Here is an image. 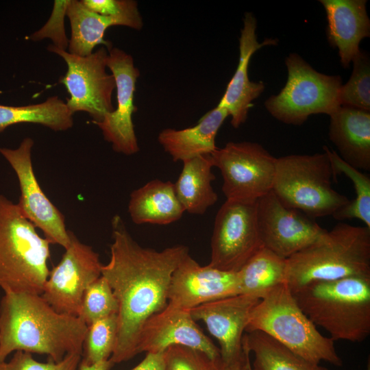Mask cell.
<instances>
[{
    "mask_svg": "<svg viewBox=\"0 0 370 370\" xmlns=\"http://www.w3.org/2000/svg\"><path fill=\"white\" fill-rule=\"evenodd\" d=\"M286 267V259L262 247L237 272L240 294L260 299L285 282Z\"/></svg>",
    "mask_w": 370,
    "mask_h": 370,
    "instance_id": "cell-26",
    "label": "cell"
},
{
    "mask_svg": "<svg viewBox=\"0 0 370 370\" xmlns=\"http://www.w3.org/2000/svg\"><path fill=\"white\" fill-rule=\"evenodd\" d=\"M108 51L106 65L115 79L117 106L96 125L114 151L132 155L139 151L132 114L137 110L134 95L140 71L131 55L113 47Z\"/></svg>",
    "mask_w": 370,
    "mask_h": 370,
    "instance_id": "cell-15",
    "label": "cell"
},
{
    "mask_svg": "<svg viewBox=\"0 0 370 370\" xmlns=\"http://www.w3.org/2000/svg\"><path fill=\"white\" fill-rule=\"evenodd\" d=\"M249 356L250 352L243 341V352L241 356L228 364H223L222 370H252Z\"/></svg>",
    "mask_w": 370,
    "mask_h": 370,
    "instance_id": "cell-38",
    "label": "cell"
},
{
    "mask_svg": "<svg viewBox=\"0 0 370 370\" xmlns=\"http://www.w3.org/2000/svg\"><path fill=\"white\" fill-rule=\"evenodd\" d=\"M228 116L227 110L217 105L193 127L162 130L158 134V141L173 162L211 154L217 148L215 145L217 132Z\"/></svg>",
    "mask_w": 370,
    "mask_h": 370,
    "instance_id": "cell-22",
    "label": "cell"
},
{
    "mask_svg": "<svg viewBox=\"0 0 370 370\" xmlns=\"http://www.w3.org/2000/svg\"><path fill=\"white\" fill-rule=\"evenodd\" d=\"M243 341L254 356L252 370H328L295 354L262 332H246Z\"/></svg>",
    "mask_w": 370,
    "mask_h": 370,
    "instance_id": "cell-27",
    "label": "cell"
},
{
    "mask_svg": "<svg viewBox=\"0 0 370 370\" xmlns=\"http://www.w3.org/2000/svg\"><path fill=\"white\" fill-rule=\"evenodd\" d=\"M254 331L267 334L311 362L343 365L334 341L319 332L285 282L267 293L251 310L245 332Z\"/></svg>",
    "mask_w": 370,
    "mask_h": 370,
    "instance_id": "cell-5",
    "label": "cell"
},
{
    "mask_svg": "<svg viewBox=\"0 0 370 370\" xmlns=\"http://www.w3.org/2000/svg\"><path fill=\"white\" fill-rule=\"evenodd\" d=\"M354 67L348 82L339 91L341 106L370 112V60L367 53L360 49L352 60Z\"/></svg>",
    "mask_w": 370,
    "mask_h": 370,
    "instance_id": "cell-31",
    "label": "cell"
},
{
    "mask_svg": "<svg viewBox=\"0 0 370 370\" xmlns=\"http://www.w3.org/2000/svg\"><path fill=\"white\" fill-rule=\"evenodd\" d=\"M286 263L291 292L310 282L370 275V228L338 223Z\"/></svg>",
    "mask_w": 370,
    "mask_h": 370,
    "instance_id": "cell-3",
    "label": "cell"
},
{
    "mask_svg": "<svg viewBox=\"0 0 370 370\" xmlns=\"http://www.w3.org/2000/svg\"><path fill=\"white\" fill-rule=\"evenodd\" d=\"M257 21L251 12H246L243 18V27L239 38V60L236 70L229 82L225 92L218 106L225 108L231 116V124L239 127L247 119L252 101L264 90L263 82L250 81L248 66L251 57L264 46L276 45L278 40L267 38L262 42L257 39Z\"/></svg>",
    "mask_w": 370,
    "mask_h": 370,
    "instance_id": "cell-19",
    "label": "cell"
},
{
    "mask_svg": "<svg viewBox=\"0 0 370 370\" xmlns=\"http://www.w3.org/2000/svg\"><path fill=\"white\" fill-rule=\"evenodd\" d=\"M66 16L71 27L69 53L79 56L91 54L95 47L101 44L110 49L112 43L103 39L106 30L110 26H124L121 19L94 12L78 0H70Z\"/></svg>",
    "mask_w": 370,
    "mask_h": 370,
    "instance_id": "cell-25",
    "label": "cell"
},
{
    "mask_svg": "<svg viewBox=\"0 0 370 370\" xmlns=\"http://www.w3.org/2000/svg\"><path fill=\"white\" fill-rule=\"evenodd\" d=\"M368 370H369V367L368 368Z\"/></svg>",
    "mask_w": 370,
    "mask_h": 370,
    "instance_id": "cell-40",
    "label": "cell"
},
{
    "mask_svg": "<svg viewBox=\"0 0 370 370\" xmlns=\"http://www.w3.org/2000/svg\"><path fill=\"white\" fill-rule=\"evenodd\" d=\"M118 301L107 281L101 275L86 290L78 317L88 326L93 322L117 314Z\"/></svg>",
    "mask_w": 370,
    "mask_h": 370,
    "instance_id": "cell-32",
    "label": "cell"
},
{
    "mask_svg": "<svg viewBox=\"0 0 370 370\" xmlns=\"http://www.w3.org/2000/svg\"><path fill=\"white\" fill-rule=\"evenodd\" d=\"M113 365L108 360L92 365L80 363L79 370H109Z\"/></svg>",
    "mask_w": 370,
    "mask_h": 370,
    "instance_id": "cell-39",
    "label": "cell"
},
{
    "mask_svg": "<svg viewBox=\"0 0 370 370\" xmlns=\"http://www.w3.org/2000/svg\"><path fill=\"white\" fill-rule=\"evenodd\" d=\"M117 328V314L89 325L83 343L80 363L92 365L108 360L116 345Z\"/></svg>",
    "mask_w": 370,
    "mask_h": 370,
    "instance_id": "cell-30",
    "label": "cell"
},
{
    "mask_svg": "<svg viewBox=\"0 0 370 370\" xmlns=\"http://www.w3.org/2000/svg\"><path fill=\"white\" fill-rule=\"evenodd\" d=\"M34 140L25 138L18 147H0V153L10 164L18 178L21 195L16 203L22 214L44 234L52 244L66 249L70 243L64 217L43 193L34 172L32 149Z\"/></svg>",
    "mask_w": 370,
    "mask_h": 370,
    "instance_id": "cell-13",
    "label": "cell"
},
{
    "mask_svg": "<svg viewBox=\"0 0 370 370\" xmlns=\"http://www.w3.org/2000/svg\"><path fill=\"white\" fill-rule=\"evenodd\" d=\"M297 304L334 341L362 342L370 334V275L314 282L292 292Z\"/></svg>",
    "mask_w": 370,
    "mask_h": 370,
    "instance_id": "cell-4",
    "label": "cell"
},
{
    "mask_svg": "<svg viewBox=\"0 0 370 370\" xmlns=\"http://www.w3.org/2000/svg\"><path fill=\"white\" fill-rule=\"evenodd\" d=\"M336 177L324 153L288 155L276 158L271 191L285 206L315 219L332 215L350 200L335 190Z\"/></svg>",
    "mask_w": 370,
    "mask_h": 370,
    "instance_id": "cell-7",
    "label": "cell"
},
{
    "mask_svg": "<svg viewBox=\"0 0 370 370\" xmlns=\"http://www.w3.org/2000/svg\"><path fill=\"white\" fill-rule=\"evenodd\" d=\"M260 299L245 294L219 299L188 310L195 321H202L218 341L224 365L243 352V337L249 314Z\"/></svg>",
    "mask_w": 370,
    "mask_h": 370,
    "instance_id": "cell-18",
    "label": "cell"
},
{
    "mask_svg": "<svg viewBox=\"0 0 370 370\" xmlns=\"http://www.w3.org/2000/svg\"><path fill=\"white\" fill-rule=\"evenodd\" d=\"M70 0H56L51 14L47 22L41 29L29 36V39L39 41L50 38L56 47L65 50L69 47V40L66 37L64 25V18Z\"/></svg>",
    "mask_w": 370,
    "mask_h": 370,
    "instance_id": "cell-36",
    "label": "cell"
},
{
    "mask_svg": "<svg viewBox=\"0 0 370 370\" xmlns=\"http://www.w3.org/2000/svg\"><path fill=\"white\" fill-rule=\"evenodd\" d=\"M210 156L221 172L226 199L256 201L272 190L276 158L261 145L229 142Z\"/></svg>",
    "mask_w": 370,
    "mask_h": 370,
    "instance_id": "cell-10",
    "label": "cell"
},
{
    "mask_svg": "<svg viewBox=\"0 0 370 370\" xmlns=\"http://www.w3.org/2000/svg\"><path fill=\"white\" fill-rule=\"evenodd\" d=\"M328 136L346 163L370 171V112L340 106L330 115Z\"/></svg>",
    "mask_w": 370,
    "mask_h": 370,
    "instance_id": "cell-21",
    "label": "cell"
},
{
    "mask_svg": "<svg viewBox=\"0 0 370 370\" xmlns=\"http://www.w3.org/2000/svg\"><path fill=\"white\" fill-rule=\"evenodd\" d=\"M262 245L287 259L314 243L326 230L303 212L282 204L271 190L256 201Z\"/></svg>",
    "mask_w": 370,
    "mask_h": 370,
    "instance_id": "cell-14",
    "label": "cell"
},
{
    "mask_svg": "<svg viewBox=\"0 0 370 370\" xmlns=\"http://www.w3.org/2000/svg\"><path fill=\"white\" fill-rule=\"evenodd\" d=\"M88 325L55 310L41 295L5 293L0 302V362L16 351L47 355L59 362L82 355Z\"/></svg>",
    "mask_w": 370,
    "mask_h": 370,
    "instance_id": "cell-2",
    "label": "cell"
},
{
    "mask_svg": "<svg viewBox=\"0 0 370 370\" xmlns=\"http://www.w3.org/2000/svg\"><path fill=\"white\" fill-rule=\"evenodd\" d=\"M110 258L101 267L118 301L116 345L109 360L114 365L137 355L140 332L145 323L168 304L173 272L189 254L183 245L161 251L141 247L129 233L119 214L112 219Z\"/></svg>",
    "mask_w": 370,
    "mask_h": 370,
    "instance_id": "cell-1",
    "label": "cell"
},
{
    "mask_svg": "<svg viewBox=\"0 0 370 370\" xmlns=\"http://www.w3.org/2000/svg\"><path fill=\"white\" fill-rule=\"evenodd\" d=\"M327 20V37L338 49L341 64L347 69L360 51V41L370 36L366 0H319Z\"/></svg>",
    "mask_w": 370,
    "mask_h": 370,
    "instance_id": "cell-20",
    "label": "cell"
},
{
    "mask_svg": "<svg viewBox=\"0 0 370 370\" xmlns=\"http://www.w3.org/2000/svg\"><path fill=\"white\" fill-rule=\"evenodd\" d=\"M165 370H222L221 359L184 345H173L164 352Z\"/></svg>",
    "mask_w": 370,
    "mask_h": 370,
    "instance_id": "cell-33",
    "label": "cell"
},
{
    "mask_svg": "<svg viewBox=\"0 0 370 370\" xmlns=\"http://www.w3.org/2000/svg\"><path fill=\"white\" fill-rule=\"evenodd\" d=\"M90 10L121 19L124 26L140 30L143 25L138 3L133 0H81Z\"/></svg>",
    "mask_w": 370,
    "mask_h": 370,
    "instance_id": "cell-34",
    "label": "cell"
},
{
    "mask_svg": "<svg viewBox=\"0 0 370 370\" xmlns=\"http://www.w3.org/2000/svg\"><path fill=\"white\" fill-rule=\"evenodd\" d=\"M178 345L202 351L212 359H221L219 348L201 331L189 310L169 304L145 323L138 337L137 354L164 352Z\"/></svg>",
    "mask_w": 370,
    "mask_h": 370,
    "instance_id": "cell-17",
    "label": "cell"
},
{
    "mask_svg": "<svg viewBox=\"0 0 370 370\" xmlns=\"http://www.w3.org/2000/svg\"><path fill=\"white\" fill-rule=\"evenodd\" d=\"M128 212L135 224L168 225L178 221L185 212L173 183L155 179L132 192Z\"/></svg>",
    "mask_w": 370,
    "mask_h": 370,
    "instance_id": "cell-23",
    "label": "cell"
},
{
    "mask_svg": "<svg viewBox=\"0 0 370 370\" xmlns=\"http://www.w3.org/2000/svg\"><path fill=\"white\" fill-rule=\"evenodd\" d=\"M42 125L54 131H64L73 125V114L66 103L58 96L49 97L44 102L23 106L0 105V132L18 123Z\"/></svg>",
    "mask_w": 370,
    "mask_h": 370,
    "instance_id": "cell-28",
    "label": "cell"
},
{
    "mask_svg": "<svg viewBox=\"0 0 370 370\" xmlns=\"http://www.w3.org/2000/svg\"><path fill=\"white\" fill-rule=\"evenodd\" d=\"M59 263L49 271L41 294L57 312L78 317L87 288L101 275L102 264L92 247L70 231V243Z\"/></svg>",
    "mask_w": 370,
    "mask_h": 370,
    "instance_id": "cell-12",
    "label": "cell"
},
{
    "mask_svg": "<svg viewBox=\"0 0 370 370\" xmlns=\"http://www.w3.org/2000/svg\"><path fill=\"white\" fill-rule=\"evenodd\" d=\"M288 79L279 94L264 102L268 112L286 124H303L312 114L331 115L341 106L339 75H328L314 70L301 56L290 53L285 58Z\"/></svg>",
    "mask_w": 370,
    "mask_h": 370,
    "instance_id": "cell-8",
    "label": "cell"
},
{
    "mask_svg": "<svg viewBox=\"0 0 370 370\" xmlns=\"http://www.w3.org/2000/svg\"><path fill=\"white\" fill-rule=\"evenodd\" d=\"M49 244L17 204L0 195V288L4 293L42 294L49 273Z\"/></svg>",
    "mask_w": 370,
    "mask_h": 370,
    "instance_id": "cell-6",
    "label": "cell"
},
{
    "mask_svg": "<svg viewBox=\"0 0 370 370\" xmlns=\"http://www.w3.org/2000/svg\"><path fill=\"white\" fill-rule=\"evenodd\" d=\"M240 294L237 272L200 265L189 254L172 273L168 304L190 310L201 304Z\"/></svg>",
    "mask_w": 370,
    "mask_h": 370,
    "instance_id": "cell-16",
    "label": "cell"
},
{
    "mask_svg": "<svg viewBox=\"0 0 370 370\" xmlns=\"http://www.w3.org/2000/svg\"><path fill=\"white\" fill-rule=\"evenodd\" d=\"M256 201L226 199L222 204L214 219L210 266L238 272L262 247Z\"/></svg>",
    "mask_w": 370,
    "mask_h": 370,
    "instance_id": "cell-11",
    "label": "cell"
},
{
    "mask_svg": "<svg viewBox=\"0 0 370 370\" xmlns=\"http://www.w3.org/2000/svg\"><path fill=\"white\" fill-rule=\"evenodd\" d=\"M47 50L59 55L67 65V71L59 82L70 95L65 103L72 114L86 112L96 124L114 110L112 96L116 84L112 74L106 72L108 52L105 47L87 56L71 54L53 45H49Z\"/></svg>",
    "mask_w": 370,
    "mask_h": 370,
    "instance_id": "cell-9",
    "label": "cell"
},
{
    "mask_svg": "<svg viewBox=\"0 0 370 370\" xmlns=\"http://www.w3.org/2000/svg\"><path fill=\"white\" fill-rule=\"evenodd\" d=\"M82 355L70 354L59 362H40L31 353L16 351L11 359L0 362V370H79Z\"/></svg>",
    "mask_w": 370,
    "mask_h": 370,
    "instance_id": "cell-35",
    "label": "cell"
},
{
    "mask_svg": "<svg viewBox=\"0 0 370 370\" xmlns=\"http://www.w3.org/2000/svg\"><path fill=\"white\" fill-rule=\"evenodd\" d=\"M130 370H165L164 352L150 353Z\"/></svg>",
    "mask_w": 370,
    "mask_h": 370,
    "instance_id": "cell-37",
    "label": "cell"
},
{
    "mask_svg": "<svg viewBox=\"0 0 370 370\" xmlns=\"http://www.w3.org/2000/svg\"><path fill=\"white\" fill-rule=\"evenodd\" d=\"M333 167L335 177L343 173L352 182L356 197L332 214L338 221L357 219L370 228V177L343 160L338 153L328 147H323Z\"/></svg>",
    "mask_w": 370,
    "mask_h": 370,
    "instance_id": "cell-29",
    "label": "cell"
},
{
    "mask_svg": "<svg viewBox=\"0 0 370 370\" xmlns=\"http://www.w3.org/2000/svg\"><path fill=\"white\" fill-rule=\"evenodd\" d=\"M182 163V171L173 184L175 194L184 212L203 214L218 199L212 186L215 175L211 156H199Z\"/></svg>",
    "mask_w": 370,
    "mask_h": 370,
    "instance_id": "cell-24",
    "label": "cell"
}]
</instances>
